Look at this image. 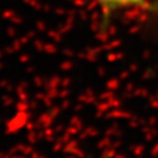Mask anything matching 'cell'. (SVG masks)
<instances>
[{
    "label": "cell",
    "instance_id": "6da1fadb",
    "mask_svg": "<svg viewBox=\"0 0 158 158\" xmlns=\"http://www.w3.org/2000/svg\"><path fill=\"white\" fill-rule=\"evenodd\" d=\"M99 7L103 9L104 13H115L118 11L141 7L148 0H94Z\"/></svg>",
    "mask_w": 158,
    "mask_h": 158
}]
</instances>
